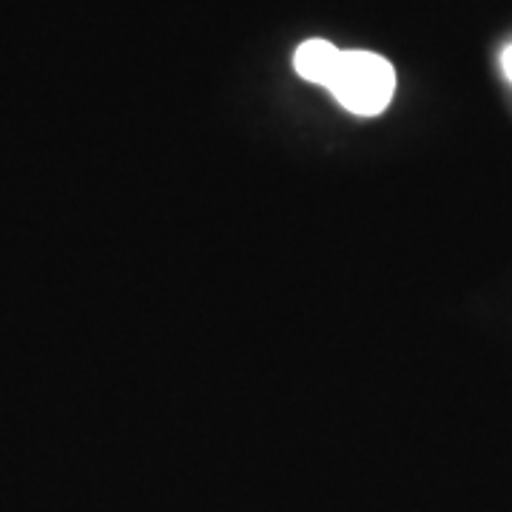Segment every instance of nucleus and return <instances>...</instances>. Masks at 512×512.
<instances>
[{
  "mask_svg": "<svg viewBox=\"0 0 512 512\" xmlns=\"http://www.w3.org/2000/svg\"><path fill=\"white\" fill-rule=\"evenodd\" d=\"M501 72H504V77L512 83V43L501 52Z\"/></svg>",
  "mask_w": 512,
  "mask_h": 512,
  "instance_id": "7ed1b4c3",
  "label": "nucleus"
},
{
  "mask_svg": "<svg viewBox=\"0 0 512 512\" xmlns=\"http://www.w3.org/2000/svg\"><path fill=\"white\" fill-rule=\"evenodd\" d=\"M339 60H342V49H336L328 40H305L293 55V69L308 83L328 86Z\"/></svg>",
  "mask_w": 512,
  "mask_h": 512,
  "instance_id": "f03ea898",
  "label": "nucleus"
},
{
  "mask_svg": "<svg viewBox=\"0 0 512 512\" xmlns=\"http://www.w3.org/2000/svg\"><path fill=\"white\" fill-rule=\"evenodd\" d=\"M330 94L359 117L382 114L393 92H396V72L393 66L376 52H342L336 74L328 83Z\"/></svg>",
  "mask_w": 512,
  "mask_h": 512,
  "instance_id": "f257e3e1",
  "label": "nucleus"
}]
</instances>
